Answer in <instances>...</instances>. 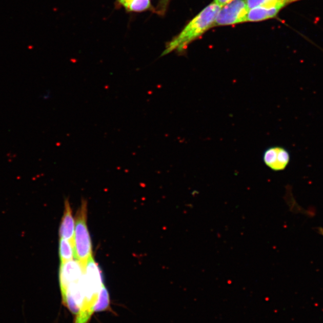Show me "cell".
I'll return each instance as SVG.
<instances>
[{
	"label": "cell",
	"instance_id": "3957f363",
	"mask_svg": "<svg viewBox=\"0 0 323 323\" xmlns=\"http://www.w3.org/2000/svg\"><path fill=\"white\" fill-rule=\"evenodd\" d=\"M249 10L247 0H233L219 10L214 27L246 23Z\"/></svg>",
	"mask_w": 323,
	"mask_h": 323
},
{
	"label": "cell",
	"instance_id": "7c38bea8",
	"mask_svg": "<svg viewBox=\"0 0 323 323\" xmlns=\"http://www.w3.org/2000/svg\"><path fill=\"white\" fill-rule=\"evenodd\" d=\"M233 1V0H214V2L217 4L219 6L221 7L224 6L231 2Z\"/></svg>",
	"mask_w": 323,
	"mask_h": 323
},
{
	"label": "cell",
	"instance_id": "9c48e42d",
	"mask_svg": "<svg viewBox=\"0 0 323 323\" xmlns=\"http://www.w3.org/2000/svg\"><path fill=\"white\" fill-rule=\"evenodd\" d=\"M122 5L131 12H143L148 9L150 6V0H119Z\"/></svg>",
	"mask_w": 323,
	"mask_h": 323
},
{
	"label": "cell",
	"instance_id": "5b68a950",
	"mask_svg": "<svg viewBox=\"0 0 323 323\" xmlns=\"http://www.w3.org/2000/svg\"><path fill=\"white\" fill-rule=\"evenodd\" d=\"M263 161L266 166L274 171L285 170L290 161L289 151L281 146H272L264 151Z\"/></svg>",
	"mask_w": 323,
	"mask_h": 323
},
{
	"label": "cell",
	"instance_id": "7a4b0ae2",
	"mask_svg": "<svg viewBox=\"0 0 323 323\" xmlns=\"http://www.w3.org/2000/svg\"><path fill=\"white\" fill-rule=\"evenodd\" d=\"M87 202L83 200L75 218L73 244L75 258L84 269L88 260L92 257V243L87 225Z\"/></svg>",
	"mask_w": 323,
	"mask_h": 323
},
{
	"label": "cell",
	"instance_id": "4fadbf2b",
	"mask_svg": "<svg viewBox=\"0 0 323 323\" xmlns=\"http://www.w3.org/2000/svg\"><path fill=\"white\" fill-rule=\"evenodd\" d=\"M321 233H322V234H323V231H322V230H321Z\"/></svg>",
	"mask_w": 323,
	"mask_h": 323
},
{
	"label": "cell",
	"instance_id": "ba28073f",
	"mask_svg": "<svg viewBox=\"0 0 323 323\" xmlns=\"http://www.w3.org/2000/svg\"><path fill=\"white\" fill-rule=\"evenodd\" d=\"M59 253L60 263L73 260L75 257L73 243L66 239L60 238Z\"/></svg>",
	"mask_w": 323,
	"mask_h": 323
},
{
	"label": "cell",
	"instance_id": "8992f818",
	"mask_svg": "<svg viewBox=\"0 0 323 323\" xmlns=\"http://www.w3.org/2000/svg\"><path fill=\"white\" fill-rule=\"evenodd\" d=\"M85 269L77 260L61 263L59 269L60 290L70 283L77 281L84 275Z\"/></svg>",
	"mask_w": 323,
	"mask_h": 323
},
{
	"label": "cell",
	"instance_id": "277c9868",
	"mask_svg": "<svg viewBox=\"0 0 323 323\" xmlns=\"http://www.w3.org/2000/svg\"><path fill=\"white\" fill-rule=\"evenodd\" d=\"M300 0H278L265 3L249 11L247 22H259L272 19L278 15L280 11L285 7Z\"/></svg>",
	"mask_w": 323,
	"mask_h": 323
},
{
	"label": "cell",
	"instance_id": "6da1fadb",
	"mask_svg": "<svg viewBox=\"0 0 323 323\" xmlns=\"http://www.w3.org/2000/svg\"><path fill=\"white\" fill-rule=\"evenodd\" d=\"M221 8V6L214 2L206 7L186 25L180 33L168 43L161 56L172 51L184 52L190 43L214 27L215 18Z\"/></svg>",
	"mask_w": 323,
	"mask_h": 323
},
{
	"label": "cell",
	"instance_id": "8fae6325",
	"mask_svg": "<svg viewBox=\"0 0 323 323\" xmlns=\"http://www.w3.org/2000/svg\"><path fill=\"white\" fill-rule=\"evenodd\" d=\"M168 2L169 0H161L159 6L160 7V10L162 13H163L164 11L166 10Z\"/></svg>",
	"mask_w": 323,
	"mask_h": 323
},
{
	"label": "cell",
	"instance_id": "52a82bcc",
	"mask_svg": "<svg viewBox=\"0 0 323 323\" xmlns=\"http://www.w3.org/2000/svg\"><path fill=\"white\" fill-rule=\"evenodd\" d=\"M75 231V221L72 214L68 200L65 202L64 214L59 228L60 238L66 239L73 243Z\"/></svg>",
	"mask_w": 323,
	"mask_h": 323
},
{
	"label": "cell",
	"instance_id": "30bf717a",
	"mask_svg": "<svg viewBox=\"0 0 323 323\" xmlns=\"http://www.w3.org/2000/svg\"><path fill=\"white\" fill-rule=\"evenodd\" d=\"M278 1V0H247V5L249 9L264 5L265 3Z\"/></svg>",
	"mask_w": 323,
	"mask_h": 323
}]
</instances>
